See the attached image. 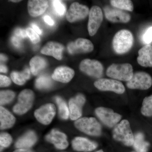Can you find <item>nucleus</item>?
I'll list each match as a JSON object with an SVG mask.
<instances>
[{
	"label": "nucleus",
	"mask_w": 152,
	"mask_h": 152,
	"mask_svg": "<svg viewBox=\"0 0 152 152\" xmlns=\"http://www.w3.org/2000/svg\"><path fill=\"white\" fill-rule=\"evenodd\" d=\"M134 42V37L131 31L128 30H121L114 36L113 48L117 54H124L132 49Z\"/></svg>",
	"instance_id": "obj_1"
},
{
	"label": "nucleus",
	"mask_w": 152,
	"mask_h": 152,
	"mask_svg": "<svg viewBox=\"0 0 152 152\" xmlns=\"http://www.w3.org/2000/svg\"><path fill=\"white\" fill-rule=\"evenodd\" d=\"M106 75L114 80L127 82L134 75L132 66L128 63L113 64L107 69Z\"/></svg>",
	"instance_id": "obj_2"
},
{
	"label": "nucleus",
	"mask_w": 152,
	"mask_h": 152,
	"mask_svg": "<svg viewBox=\"0 0 152 152\" xmlns=\"http://www.w3.org/2000/svg\"><path fill=\"white\" fill-rule=\"evenodd\" d=\"M113 135L114 140L121 142L125 145L133 146L134 135L128 120H123L115 127Z\"/></svg>",
	"instance_id": "obj_3"
},
{
	"label": "nucleus",
	"mask_w": 152,
	"mask_h": 152,
	"mask_svg": "<svg viewBox=\"0 0 152 152\" xmlns=\"http://www.w3.org/2000/svg\"><path fill=\"white\" fill-rule=\"evenodd\" d=\"M75 125L79 130L89 135L99 136L102 134V126L95 118H80L75 121Z\"/></svg>",
	"instance_id": "obj_4"
},
{
	"label": "nucleus",
	"mask_w": 152,
	"mask_h": 152,
	"mask_svg": "<svg viewBox=\"0 0 152 152\" xmlns=\"http://www.w3.org/2000/svg\"><path fill=\"white\" fill-rule=\"evenodd\" d=\"M152 85L151 77L149 74L143 72L134 73L132 78L126 83L127 87L132 89L148 90Z\"/></svg>",
	"instance_id": "obj_5"
},
{
	"label": "nucleus",
	"mask_w": 152,
	"mask_h": 152,
	"mask_svg": "<svg viewBox=\"0 0 152 152\" xmlns=\"http://www.w3.org/2000/svg\"><path fill=\"white\" fill-rule=\"evenodd\" d=\"M34 95L33 91L25 89L19 95L18 102L14 106L13 110L15 113L23 115L28 112L31 107Z\"/></svg>",
	"instance_id": "obj_6"
},
{
	"label": "nucleus",
	"mask_w": 152,
	"mask_h": 152,
	"mask_svg": "<svg viewBox=\"0 0 152 152\" xmlns=\"http://www.w3.org/2000/svg\"><path fill=\"white\" fill-rule=\"evenodd\" d=\"M80 69L84 73L96 78H100L103 74V66L97 60H83L80 64Z\"/></svg>",
	"instance_id": "obj_7"
},
{
	"label": "nucleus",
	"mask_w": 152,
	"mask_h": 152,
	"mask_svg": "<svg viewBox=\"0 0 152 152\" xmlns=\"http://www.w3.org/2000/svg\"><path fill=\"white\" fill-rule=\"evenodd\" d=\"M95 113L101 121L109 128L115 126L122 118L121 115L115 113L112 109L104 107L97 108Z\"/></svg>",
	"instance_id": "obj_8"
},
{
	"label": "nucleus",
	"mask_w": 152,
	"mask_h": 152,
	"mask_svg": "<svg viewBox=\"0 0 152 152\" xmlns=\"http://www.w3.org/2000/svg\"><path fill=\"white\" fill-rule=\"evenodd\" d=\"M94 85L98 89L103 91H112L119 94H122L125 91L122 83L114 79H99L94 82Z\"/></svg>",
	"instance_id": "obj_9"
},
{
	"label": "nucleus",
	"mask_w": 152,
	"mask_h": 152,
	"mask_svg": "<svg viewBox=\"0 0 152 152\" xmlns=\"http://www.w3.org/2000/svg\"><path fill=\"white\" fill-rule=\"evenodd\" d=\"M103 20V14L102 9L94 6L90 10L89 13L88 28L91 36H94L97 32Z\"/></svg>",
	"instance_id": "obj_10"
},
{
	"label": "nucleus",
	"mask_w": 152,
	"mask_h": 152,
	"mask_svg": "<svg viewBox=\"0 0 152 152\" xmlns=\"http://www.w3.org/2000/svg\"><path fill=\"white\" fill-rule=\"evenodd\" d=\"M89 12V9L87 6L78 2H74L71 4L67 12L66 18L70 23H74L86 18Z\"/></svg>",
	"instance_id": "obj_11"
},
{
	"label": "nucleus",
	"mask_w": 152,
	"mask_h": 152,
	"mask_svg": "<svg viewBox=\"0 0 152 152\" xmlns=\"http://www.w3.org/2000/svg\"><path fill=\"white\" fill-rule=\"evenodd\" d=\"M103 10L106 19L112 23H126L130 21V15L122 10L108 6Z\"/></svg>",
	"instance_id": "obj_12"
},
{
	"label": "nucleus",
	"mask_w": 152,
	"mask_h": 152,
	"mask_svg": "<svg viewBox=\"0 0 152 152\" xmlns=\"http://www.w3.org/2000/svg\"><path fill=\"white\" fill-rule=\"evenodd\" d=\"M68 52L72 55L87 53L92 51L94 46L89 40L79 38L74 42L69 43L67 45Z\"/></svg>",
	"instance_id": "obj_13"
},
{
	"label": "nucleus",
	"mask_w": 152,
	"mask_h": 152,
	"mask_svg": "<svg viewBox=\"0 0 152 152\" xmlns=\"http://www.w3.org/2000/svg\"><path fill=\"white\" fill-rule=\"evenodd\" d=\"M56 107L53 104H48L36 110L35 117L38 121L44 125L49 124L56 115Z\"/></svg>",
	"instance_id": "obj_14"
},
{
	"label": "nucleus",
	"mask_w": 152,
	"mask_h": 152,
	"mask_svg": "<svg viewBox=\"0 0 152 152\" xmlns=\"http://www.w3.org/2000/svg\"><path fill=\"white\" fill-rule=\"evenodd\" d=\"M86 101V98L82 94H78L70 100L69 106V116L71 120L77 121L81 117L82 109Z\"/></svg>",
	"instance_id": "obj_15"
},
{
	"label": "nucleus",
	"mask_w": 152,
	"mask_h": 152,
	"mask_svg": "<svg viewBox=\"0 0 152 152\" xmlns=\"http://www.w3.org/2000/svg\"><path fill=\"white\" fill-rule=\"evenodd\" d=\"M46 139L48 142L53 144L56 148L58 149H65L69 145L66 136L57 130H52L47 135Z\"/></svg>",
	"instance_id": "obj_16"
},
{
	"label": "nucleus",
	"mask_w": 152,
	"mask_h": 152,
	"mask_svg": "<svg viewBox=\"0 0 152 152\" xmlns=\"http://www.w3.org/2000/svg\"><path fill=\"white\" fill-rule=\"evenodd\" d=\"M72 146L74 150L77 151L89 152L96 149L98 144L86 138L77 137L73 140Z\"/></svg>",
	"instance_id": "obj_17"
},
{
	"label": "nucleus",
	"mask_w": 152,
	"mask_h": 152,
	"mask_svg": "<svg viewBox=\"0 0 152 152\" xmlns=\"http://www.w3.org/2000/svg\"><path fill=\"white\" fill-rule=\"evenodd\" d=\"M75 72L73 69L67 66H59L55 70L52 75V78L57 81L67 83L73 78Z\"/></svg>",
	"instance_id": "obj_18"
},
{
	"label": "nucleus",
	"mask_w": 152,
	"mask_h": 152,
	"mask_svg": "<svg viewBox=\"0 0 152 152\" xmlns=\"http://www.w3.org/2000/svg\"><path fill=\"white\" fill-rule=\"evenodd\" d=\"M64 46L59 43L54 42H50L41 50L43 54L52 56L58 60L62 58V52Z\"/></svg>",
	"instance_id": "obj_19"
},
{
	"label": "nucleus",
	"mask_w": 152,
	"mask_h": 152,
	"mask_svg": "<svg viewBox=\"0 0 152 152\" xmlns=\"http://www.w3.org/2000/svg\"><path fill=\"white\" fill-rule=\"evenodd\" d=\"M48 7V4L47 1L30 0L28 1V12L32 17L41 15L45 12Z\"/></svg>",
	"instance_id": "obj_20"
},
{
	"label": "nucleus",
	"mask_w": 152,
	"mask_h": 152,
	"mask_svg": "<svg viewBox=\"0 0 152 152\" xmlns=\"http://www.w3.org/2000/svg\"><path fill=\"white\" fill-rule=\"evenodd\" d=\"M137 61L139 65L145 67H152V46L146 45L140 49Z\"/></svg>",
	"instance_id": "obj_21"
},
{
	"label": "nucleus",
	"mask_w": 152,
	"mask_h": 152,
	"mask_svg": "<svg viewBox=\"0 0 152 152\" xmlns=\"http://www.w3.org/2000/svg\"><path fill=\"white\" fill-rule=\"evenodd\" d=\"M37 136L33 131H28L16 142L15 146L18 149H29L37 141Z\"/></svg>",
	"instance_id": "obj_22"
},
{
	"label": "nucleus",
	"mask_w": 152,
	"mask_h": 152,
	"mask_svg": "<svg viewBox=\"0 0 152 152\" xmlns=\"http://www.w3.org/2000/svg\"><path fill=\"white\" fill-rule=\"evenodd\" d=\"M0 121L1 129H5L12 127L13 126L15 122V118L7 109L1 106L0 107Z\"/></svg>",
	"instance_id": "obj_23"
},
{
	"label": "nucleus",
	"mask_w": 152,
	"mask_h": 152,
	"mask_svg": "<svg viewBox=\"0 0 152 152\" xmlns=\"http://www.w3.org/2000/svg\"><path fill=\"white\" fill-rule=\"evenodd\" d=\"M133 146L137 152H148L150 144L145 140L143 133L138 132L134 136Z\"/></svg>",
	"instance_id": "obj_24"
},
{
	"label": "nucleus",
	"mask_w": 152,
	"mask_h": 152,
	"mask_svg": "<svg viewBox=\"0 0 152 152\" xmlns=\"http://www.w3.org/2000/svg\"><path fill=\"white\" fill-rule=\"evenodd\" d=\"M30 66L31 72L33 75L36 76L45 68L47 62L42 57L36 56L30 61Z\"/></svg>",
	"instance_id": "obj_25"
},
{
	"label": "nucleus",
	"mask_w": 152,
	"mask_h": 152,
	"mask_svg": "<svg viewBox=\"0 0 152 152\" xmlns=\"http://www.w3.org/2000/svg\"><path fill=\"white\" fill-rule=\"evenodd\" d=\"M31 77L30 71L28 69H25L23 72H13L11 74L12 80L15 83L20 86L24 84L27 80L30 79Z\"/></svg>",
	"instance_id": "obj_26"
},
{
	"label": "nucleus",
	"mask_w": 152,
	"mask_h": 152,
	"mask_svg": "<svg viewBox=\"0 0 152 152\" xmlns=\"http://www.w3.org/2000/svg\"><path fill=\"white\" fill-rule=\"evenodd\" d=\"M110 4L115 8L124 10L132 12L134 10V4L130 0H111Z\"/></svg>",
	"instance_id": "obj_27"
},
{
	"label": "nucleus",
	"mask_w": 152,
	"mask_h": 152,
	"mask_svg": "<svg viewBox=\"0 0 152 152\" xmlns=\"http://www.w3.org/2000/svg\"><path fill=\"white\" fill-rule=\"evenodd\" d=\"M55 99L58 108L60 117L63 119H67L69 116V110L66 102L58 96L56 97Z\"/></svg>",
	"instance_id": "obj_28"
},
{
	"label": "nucleus",
	"mask_w": 152,
	"mask_h": 152,
	"mask_svg": "<svg viewBox=\"0 0 152 152\" xmlns=\"http://www.w3.org/2000/svg\"><path fill=\"white\" fill-rule=\"evenodd\" d=\"M53 85V82L49 76L42 75L36 80L35 86L39 89H46L49 88Z\"/></svg>",
	"instance_id": "obj_29"
},
{
	"label": "nucleus",
	"mask_w": 152,
	"mask_h": 152,
	"mask_svg": "<svg viewBox=\"0 0 152 152\" xmlns=\"http://www.w3.org/2000/svg\"><path fill=\"white\" fill-rule=\"evenodd\" d=\"M141 112L145 116H152V95L144 99Z\"/></svg>",
	"instance_id": "obj_30"
},
{
	"label": "nucleus",
	"mask_w": 152,
	"mask_h": 152,
	"mask_svg": "<svg viewBox=\"0 0 152 152\" xmlns=\"http://www.w3.org/2000/svg\"><path fill=\"white\" fill-rule=\"evenodd\" d=\"M15 97V94L12 91H1L0 92V104L1 105L10 103L13 100Z\"/></svg>",
	"instance_id": "obj_31"
},
{
	"label": "nucleus",
	"mask_w": 152,
	"mask_h": 152,
	"mask_svg": "<svg viewBox=\"0 0 152 152\" xmlns=\"http://www.w3.org/2000/svg\"><path fill=\"white\" fill-rule=\"evenodd\" d=\"M12 138L10 135L7 133H2L0 135V145L1 151L4 148L8 147L12 142Z\"/></svg>",
	"instance_id": "obj_32"
},
{
	"label": "nucleus",
	"mask_w": 152,
	"mask_h": 152,
	"mask_svg": "<svg viewBox=\"0 0 152 152\" xmlns=\"http://www.w3.org/2000/svg\"><path fill=\"white\" fill-rule=\"evenodd\" d=\"M53 7L55 12L60 16H62L66 12V7L63 4L61 1H52Z\"/></svg>",
	"instance_id": "obj_33"
},
{
	"label": "nucleus",
	"mask_w": 152,
	"mask_h": 152,
	"mask_svg": "<svg viewBox=\"0 0 152 152\" xmlns=\"http://www.w3.org/2000/svg\"><path fill=\"white\" fill-rule=\"evenodd\" d=\"M28 37H29L33 43L37 44L40 41V38L39 34L33 29L31 28L26 29Z\"/></svg>",
	"instance_id": "obj_34"
},
{
	"label": "nucleus",
	"mask_w": 152,
	"mask_h": 152,
	"mask_svg": "<svg viewBox=\"0 0 152 152\" xmlns=\"http://www.w3.org/2000/svg\"><path fill=\"white\" fill-rule=\"evenodd\" d=\"M143 40L145 44L150 45L152 42V27L149 28L144 34Z\"/></svg>",
	"instance_id": "obj_35"
},
{
	"label": "nucleus",
	"mask_w": 152,
	"mask_h": 152,
	"mask_svg": "<svg viewBox=\"0 0 152 152\" xmlns=\"http://www.w3.org/2000/svg\"><path fill=\"white\" fill-rule=\"evenodd\" d=\"M11 84L10 79L7 76L1 75H0V86L1 87L9 86Z\"/></svg>",
	"instance_id": "obj_36"
},
{
	"label": "nucleus",
	"mask_w": 152,
	"mask_h": 152,
	"mask_svg": "<svg viewBox=\"0 0 152 152\" xmlns=\"http://www.w3.org/2000/svg\"><path fill=\"white\" fill-rule=\"evenodd\" d=\"M15 36L20 39H24L27 37H28L26 30L20 28H18L15 30Z\"/></svg>",
	"instance_id": "obj_37"
},
{
	"label": "nucleus",
	"mask_w": 152,
	"mask_h": 152,
	"mask_svg": "<svg viewBox=\"0 0 152 152\" xmlns=\"http://www.w3.org/2000/svg\"><path fill=\"white\" fill-rule=\"evenodd\" d=\"M11 40H12V42L13 45L16 48H19L21 47V39L20 38L16 36H14L12 37Z\"/></svg>",
	"instance_id": "obj_38"
},
{
	"label": "nucleus",
	"mask_w": 152,
	"mask_h": 152,
	"mask_svg": "<svg viewBox=\"0 0 152 152\" xmlns=\"http://www.w3.org/2000/svg\"><path fill=\"white\" fill-rule=\"evenodd\" d=\"M44 20L48 24L50 25V26H53L54 24V22L53 20H52L51 18L49 16H45L44 17Z\"/></svg>",
	"instance_id": "obj_39"
},
{
	"label": "nucleus",
	"mask_w": 152,
	"mask_h": 152,
	"mask_svg": "<svg viewBox=\"0 0 152 152\" xmlns=\"http://www.w3.org/2000/svg\"><path fill=\"white\" fill-rule=\"evenodd\" d=\"M32 27L33 29L39 35L42 34V31L39 28V27L37 26L36 24L32 23L31 24Z\"/></svg>",
	"instance_id": "obj_40"
},
{
	"label": "nucleus",
	"mask_w": 152,
	"mask_h": 152,
	"mask_svg": "<svg viewBox=\"0 0 152 152\" xmlns=\"http://www.w3.org/2000/svg\"><path fill=\"white\" fill-rule=\"evenodd\" d=\"M13 152H34L29 149H18Z\"/></svg>",
	"instance_id": "obj_41"
},
{
	"label": "nucleus",
	"mask_w": 152,
	"mask_h": 152,
	"mask_svg": "<svg viewBox=\"0 0 152 152\" xmlns=\"http://www.w3.org/2000/svg\"><path fill=\"white\" fill-rule=\"evenodd\" d=\"M8 71L7 68L5 65L3 64H1L0 66V72H1L7 73Z\"/></svg>",
	"instance_id": "obj_42"
},
{
	"label": "nucleus",
	"mask_w": 152,
	"mask_h": 152,
	"mask_svg": "<svg viewBox=\"0 0 152 152\" xmlns=\"http://www.w3.org/2000/svg\"><path fill=\"white\" fill-rule=\"evenodd\" d=\"M1 61H5L7 60V58L6 56L5 55L2 54H1Z\"/></svg>",
	"instance_id": "obj_43"
},
{
	"label": "nucleus",
	"mask_w": 152,
	"mask_h": 152,
	"mask_svg": "<svg viewBox=\"0 0 152 152\" xmlns=\"http://www.w3.org/2000/svg\"><path fill=\"white\" fill-rule=\"evenodd\" d=\"M11 1L13 2H18L21 1Z\"/></svg>",
	"instance_id": "obj_44"
},
{
	"label": "nucleus",
	"mask_w": 152,
	"mask_h": 152,
	"mask_svg": "<svg viewBox=\"0 0 152 152\" xmlns=\"http://www.w3.org/2000/svg\"><path fill=\"white\" fill-rule=\"evenodd\" d=\"M95 152H104L102 150H99V151H96Z\"/></svg>",
	"instance_id": "obj_45"
},
{
	"label": "nucleus",
	"mask_w": 152,
	"mask_h": 152,
	"mask_svg": "<svg viewBox=\"0 0 152 152\" xmlns=\"http://www.w3.org/2000/svg\"><path fill=\"white\" fill-rule=\"evenodd\" d=\"M134 152V151H133V152Z\"/></svg>",
	"instance_id": "obj_46"
}]
</instances>
